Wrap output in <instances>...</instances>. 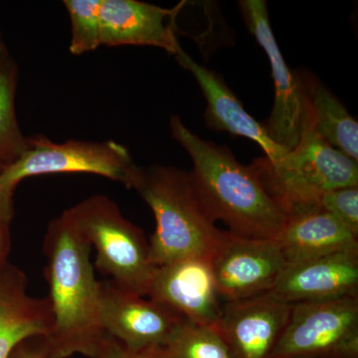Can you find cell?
Returning a JSON list of instances; mask_svg holds the SVG:
<instances>
[{
	"label": "cell",
	"mask_w": 358,
	"mask_h": 358,
	"mask_svg": "<svg viewBox=\"0 0 358 358\" xmlns=\"http://www.w3.org/2000/svg\"><path fill=\"white\" fill-rule=\"evenodd\" d=\"M27 277L20 268L7 264L0 278V358H10L26 339L45 338L53 317L48 298L27 293Z\"/></svg>",
	"instance_id": "2e32d148"
},
{
	"label": "cell",
	"mask_w": 358,
	"mask_h": 358,
	"mask_svg": "<svg viewBox=\"0 0 358 358\" xmlns=\"http://www.w3.org/2000/svg\"><path fill=\"white\" fill-rule=\"evenodd\" d=\"M169 127L192 160L193 185L212 220L237 236L277 239L287 215L268 192L255 162L242 164L229 148L200 138L178 115L171 117Z\"/></svg>",
	"instance_id": "7a4b0ae2"
},
{
	"label": "cell",
	"mask_w": 358,
	"mask_h": 358,
	"mask_svg": "<svg viewBox=\"0 0 358 358\" xmlns=\"http://www.w3.org/2000/svg\"><path fill=\"white\" fill-rule=\"evenodd\" d=\"M183 4L167 9L138 0H102V45L157 47L176 55L180 47L176 20Z\"/></svg>",
	"instance_id": "4fadbf2b"
},
{
	"label": "cell",
	"mask_w": 358,
	"mask_h": 358,
	"mask_svg": "<svg viewBox=\"0 0 358 358\" xmlns=\"http://www.w3.org/2000/svg\"><path fill=\"white\" fill-rule=\"evenodd\" d=\"M157 355L159 358H233L216 327L195 326L185 320Z\"/></svg>",
	"instance_id": "ffe728a7"
},
{
	"label": "cell",
	"mask_w": 358,
	"mask_h": 358,
	"mask_svg": "<svg viewBox=\"0 0 358 358\" xmlns=\"http://www.w3.org/2000/svg\"><path fill=\"white\" fill-rule=\"evenodd\" d=\"M10 250V223H0V278L6 270Z\"/></svg>",
	"instance_id": "d4e9b609"
},
{
	"label": "cell",
	"mask_w": 358,
	"mask_h": 358,
	"mask_svg": "<svg viewBox=\"0 0 358 358\" xmlns=\"http://www.w3.org/2000/svg\"><path fill=\"white\" fill-rule=\"evenodd\" d=\"M131 189L154 213L155 230L148 242L155 267L192 257L211 260L224 231L205 210L189 171L166 166L140 167Z\"/></svg>",
	"instance_id": "3957f363"
},
{
	"label": "cell",
	"mask_w": 358,
	"mask_h": 358,
	"mask_svg": "<svg viewBox=\"0 0 358 358\" xmlns=\"http://www.w3.org/2000/svg\"><path fill=\"white\" fill-rule=\"evenodd\" d=\"M2 52H3V51H2V46H1V44H0V53H2Z\"/></svg>",
	"instance_id": "4316f807"
},
{
	"label": "cell",
	"mask_w": 358,
	"mask_h": 358,
	"mask_svg": "<svg viewBox=\"0 0 358 358\" xmlns=\"http://www.w3.org/2000/svg\"><path fill=\"white\" fill-rule=\"evenodd\" d=\"M96 358H159L157 352L136 353L129 352L121 343L108 336Z\"/></svg>",
	"instance_id": "603a6c76"
},
{
	"label": "cell",
	"mask_w": 358,
	"mask_h": 358,
	"mask_svg": "<svg viewBox=\"0 0 358 358\" xmlns=\"http://www.w3.org/2000/svg\"><path fill=\"white\" fill-rule=\"evenodd\" d=\"M239 7L249 31L267 55L274 82V105L264 128L278 145L286 150H293L303 129V95L300 77L289 70L282 56L271 26L267 2L243 0L239 1Z\"/></svg>",
	"instance_id": "30bf717a"
},
{
	"label": "cell",
	"mask_w": 358,
	"mask_h": 358,
	"mask_svg": "<svg viewBox=\"0 0 358 358\" xmlns=\"http://www.w3.org/2000/svg\"><path fill=\"white\" fill-rule=\"evenodd\" d=\"M10 358H46L41 336L26 339L14 350Z\"/></svg>",
	"instance_id": "cb8c5ba5"
},
{
	"label": "cell",
	"mask_w": 358,
	"mask_h": 358,
	"mask_svg": "<svg viewBox=\"0 0 358 358\" xmlns=\"http://www.w3.org/2000/svg\"><path fill=\"white\" fill-rule=\"evenodd\" d=\"M303 106L315 131L336 150L358 162V122L338 99L307 73L298 74Z\"/></svg>",
	"instance_id": "ac0fdd59"
},
{
	"label": "cell",
	"mask_w": 358,
	"mask_h": 358,
	"mask_svg": "<svg viewBox=\"0 0 358 358\" xmlns=\"http://www.w3.org/2000/svg\"><path fill=\"white\" fill-rule=\"evenodd\" d=\"M319 206L358 237V186H346L324 193Z\"/></svg>",
	"instance_id": "7402d4cb"
},
{
	"label": "cell",
	"mask_w": 358,
	"mask_h": 358,
	"mask_svg": "<svg viewBox=\"0 0 358 358\" xmlns=\"http://www.w3.org/2000/svg\"><path fill=\"white\" fill-rule=\"evenodd\" d=\"M13 192L0 186V223H10L13 220Z\"/></svg>",
	"instance_id": "484cf974"
},
{
	"label": "cell",
	"mask_w": 358,
	"mask_h": 358,
	"mask_svg": "<svg viewBox=\"0 0 358 358\" xmlns=\"http://www.w3.org/2000/svg\"><path fill=\"white\" fill-rule=\"evenodd\" d=\"M140 167L128 148L115 141L71 140L54 143L43 136L27 138L22 154L0 171V186L14 192L32 176L89 173L117 181L131 189Z\"/></svg>",
	"instance_id": "8992f818"
},
{
	"label": "cell",
	"mask_w": 358,
	"mask_h": 358,
	"mask_svg": "<svg viewBox=\"0 0 358 358\" xmlns=\"http://www.w3.org/2000/svg\"><path fill=\"white\" fill-rule=\"evenodd\" d=\"M78 232L96 250L95 267L121 288L148 296L155 272L150 242L105 195L88 197L66 210Z\"/></svg>",
	"instance_id": "5b68a950"
},
{
	"label": "cell",
	"mask_w": 358,
	"mask_h": 358,
	"mask_svg": "<svg viewBox=\"0 0 358 358\" xmlns=\"http://www.w3.org/2000/svg\"><path fill=\"white\" fill-rule=\"evenodd\" d=\"M275 241L287 266L320 257L358 250V237L338 219L320 208L287 215Z\"/></svg>",
	"instance_id": "e0dca14e"
},
{
	"label": "cell",
	"mask_w": 358,
	"mask_h": 358,
	"mask_svg": "<svg viewBox=\"0 0 358 358\" xmlns=\"http://www.w3.org/2000/svg\"><path fill=\"white\" fill-rule=\"evenodd\" d=\"M99 317L103 333L131 352H157L185 322L148 296L110 280L99 281Z\"/></svg>",
	"instance_id": "ba28073f"
},
{
	"label": "cell",
	"mask_w": 358,
	"mask_h": 358,
	"mask_svg": "<svg viewBox=\"0 0 358 358\" xmlns=\"http://www.w3.org/2000/svg\"><path fill=\"white\" fill-rule=\"evenodd\" d=\"M292 308L272 292L225 301L215 327L233 358H272Z\"/></svg>",
	"instance_id": "7c38bea8"
},
{
	"label": "cell",
	"mask_w": 358,
	"mask_h": 358,
	"mask_svg": "<svg viewBox=\"0 0 358 358\" xmlns=\"http://www.w3.org/2000/svg\"><path fill=\"white\" fill-rule=\"evenodd\" d=\"M210 261L219 296L225 301L272 291L287 268L275 240L237 236L228 231Z\"/></svg>",
	"instance_id": "9c48e42d"
},
{
	"label": "cell",
	"mask_w": 358,
	"mask_h": 358,
	"mask_svg": "<svg viewBox=\"0 0 358 358\" xmlns=\"http://www.w3.org/2000/svg\"><path fill=\"white\" fill-rule=\"evenodd\" d=\"M44 274L53 324L41 338L46 358L98 357L108 338L99 317V281L92 246L66 210L49 223L44 238Z\"/></svg>",
	"instance_id": "6da1fadb"
},
{
	"label": "cell",
	"mask_w": 358,
	"mask_h": 358,
	"mask_svg": "<svg viewBox=\"0 0 358 358\" xmlns=\"http://www.w3.org/2000/svg\"><path fill=\"white\" fill-rule=\"evenodd\" d=\"M254 162L268 192L286 215L320 208V197L329 190L358 186L357 162L329 145L315 131L305 106L298 145L275 164H271L266 157Z\"/></svg>",
	"instance_id": "277c9868"
},
{
	"label": "cell",
	"mask_w": 358,
	"mask_h": 358,
	"mask_svg": "<svg viewBox=\"0 0 358 358\" xmlns=\"http://www.w3.org/2000/svg\"><path fill=\"white\" fill-rule=\"evenodd\" d=\"M148 298L195 326L215 327L222 308L210 259L200 257L157 267Z\"/></svg>",
	"instance_id": "8fae6325"
},
{
	"label": "cell",
	"mask_w": 358,
	"mask_h": 358,
	"mask_svg": "<svg viewBox=\"0 0 358 358\" xmlns=\"http://www.w3.org/2000/svg\"><path fill=\"white\" fill-rule=\"evenodd\" d=\"M272 358H358V294L294 303Z\"/></svg>",
	"instance_id": "52a82bcc"
},
{
	"label": "cell",
	"mask_w": 358,
	"mask_h": 358,
	"mask_svg": "<svg viewBox=\"0 0 358 358\" xmlns=\"http://www.w3.org/2000/svg\"><path fill=\"white\" fill-rule=\"evenodd\" d=\"M102 0H65L63 1L71 21L69 51L82 55L102 46L100 8Z\"/></svg>",
	"instance_id": "44dd1931"
},
{
	"label": "cell",
	"mask_w": 358,
	"mask_h": 358,
	"mask_svg": "<svg viewBox=\"0 0 358 358\" xmlns=\"http://www.w3.org/2000/svg\"><path fill=\"white\" fill-rule=\"evenodd\" d=\"M17 68L6 52L0 53V166L4 167L17 159L26 148L16 117L15 99Z\"/></svg>",
	"instance_id": "d6986e66"
},
{
	"label": "cell",
	"mask_w": 358,
	"mask_h": 358,
	"mask_svg": "<svg viewBox=\"0 0 358 358\" xmlns=\"http://www.w3.org/2000/svg\"><path fill=\"white\" fill-rule=\"evenodd\" d=\"M294 305L358 294V250L287 266L272 291Z\"/></svg>",
	"instance_id": "5bb4252c"
},
{
	"label": "cell",
	"mask_w": 358,
	"mask_h": 358,
	"mask_svg": "<svg viewBox=\"0 0 358 358\" xmlns=\"http://www.w3.org/2000/svg\"><path fill=\"white\" fill-rule=\"evenodd\" d=\"M1 169H2V166H0V171H1Z\"/></svg>",
	"instance_id": "83f0119b"
},
{
	"label": "cell",
	"mask_w": 358,
	"mask_h": 358,
	"mask_svg": "<svg viewBox=\"0 0 358 358\" xmlns=\"http://www.w3.org/2000/svg\"><path fill=\"white\" fill-rule=\"evenodd\" d=\"M174 56L181 67L192 73L203 94L207 103L204 117L208 128L254 141L262 148L264 157L271 164H275L287 154L288 150L273 141L263 124L247 113L222 78L195 62L181 46Z\"/></svg>",
	"instance_id": "9a60e30c"
}]
</instances>
